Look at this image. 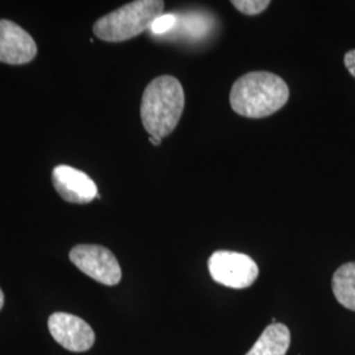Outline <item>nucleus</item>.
I'll use <instances>...</instances> for the list:
<instances>
[{"label": "nucleus", "mask_w": 355, "mask_h": 355, "mask_svg": "<svg viewBox=\"0 0 355 355\" xmlns=\"http://www.w3.org/2000/svg\"><path fill=\"white\" fill-rule=\"evenodd\" d=\"M290 99L284 79L270 71H250L232 86L229 102L232 110L249 119H263L278 112Z\"/></svg>", "instance_id": "f257e3e1"}, {"label": "nucleus", "mask_w": 355, "mask_h": 355, "mask_svg": "<svg viewBox=\"0 0 355 355\" xmlns=\"http://www.w3.org/2000/svg\"><path fill=\"white\" fill-rule=\"evenodd\" d=\"M184 89L175 76L154 78L146 86L141 101V120L150 137L170 136L184 110Z\"/></svg>", "instance_id": "f03ea898"}, {"label": "nucleus", "mask_w": 355, "mask_h": 355, "mask_svg": "<svg viewBox=\"0 0 355 355\" xmlns=\"http://www.w3.org/2000/svg\"><path fill=\"white\" fill-rule=\"evenodd\" d=\"M165 1L136 0L107 13L94 24V35L107 42H123L152 28L164 15Z\"/></svg>", "instance_id": "7ed1b4c3"}, {"label": "nucleus", "mask_w": 355, "mask_h": 355, "mask_svg": "<svg viewBox=\"0 0 355 355\" xmlns=\"http://www.w3.org/2000/svg\"><path fill=\"white\" fill-rule=\"evenodd\" d=\"M208 268L216 283L233 290H243L253 286L259 268L246 254L218 250L208 259Z\"/></svg>", "instance_id": "20e7f679"}, {"label": "nucleus", "mask_w": 355, "mask_h": 355, "mask_svg": "<svg viewBox=\"0 0 355 355\" xmlns=\"http://www.w3.org/2000/svg\"><path fill=\"white\" fill-rule=\"evenodd\" d=\"M69 257L83 274L104 286H116L121 280V267L114 254L104 246L76 245Z\"/></svg>", "instance_id": "39448f33"}, {"label": "nucleus", "mask_w": 355, "mask_h": 355, "mask_svg": "<svg viewBox=\"0 0 355 355\" xmlns=\"http://www.w3.org/2000/svg\"><path fill=\"white\" fill-rule=\"evenodd\" d=\"M54 341L73 353L87 352L95 343V333L83 318L64 312H55L48 320Z\"/></svg>", "instance_id": "423d86ee"}, {"label": "nucleus", "mask_w": 355, "mask_h": 355, "mask_svg": "<svg viewBox=\"0 0 355 355\" xmlns=\"http://www.w3.org/2000/svg\"><path fill=\"white\" fill-rule=\"evenodd\" d=\"M37 45L33 37L11 20L0 19V62L24 64L35 60Z\"/></svg>", "instance_id": "0eeeda50"}, {"label": "nucleus", "mask_w": 355, "mask_h": 355, "mask_svg": "<svg viewBox=\"0 0 355 355\" xmlns=\"http://www.w3.org/2000/svg\"><path fill=\"white\" fill-rule=\"evenodd\" d=\"M51 180L60 196L69 203H91L99 195L95 182L86 173L71 166L54 167Z\"/></svg>", "instance_id": "6e6552de"}, {"label": "nucleus", "mask_w": 355, "mask_h": 355, "mask_svg": "<svg viewBox=\"0 0 355 355\" xmlns=\"http://www.w3.org/2000/svg\"><path fill=\"white\" fill-rule=\"evenodd\" d=\"M291 343L290 329L283 324H271L246 355H286Z\"/></svg>", "instance_id": "1a4fd4ad"}, {"label": "nucleus", "mask_w": 355, "mask_h": 355, "mask_svg": "<svg viewBox=\"0 0 355 355\" xmlns=\"http://www.w3.org/2000/svg\"><path fill=\"white\" fill-rule=\"evenodd\" d=\"M331 288L337 302L355 312V262L345 263L336 270Z\"/></svg>", "instance_id": "9d476101"}, {"label": "nucleus", "mask_w": 355, "mask_h": 355, "mask_svg": "<svg viewBox=\"0 0 355 355\" xmlns=\"http://www.w3.org/2000/svg\"><path fill=\"white\" fill-rule=\"evenodd\" d=\"M271 4L270 0H233L232 6L248 16H257L259 13L265 12L268 6Z\"/></svg>", "instance_id": "9b49d317"}, {"label": "nucleus", "mask_w": 355, "mask_h": 355, "mask_svg": "<svg viewBox=\"0 0 355 355\" xmlns=\"http://www.w3.org/2000/svg\"><path fill=\"white\" fill-rule=\"evenodd\" d=\"M177 21V19L173 15H162L161 17H158L154 23H153L152 29L154 33L159 35V33H165L171 26H174Z\"/></svg>", "instance_id": "f8f14e48"}, {"label": "nucleus", "mask_w": 355, "mask_h": 355, "mask_svg": "<svg viewBox=\"0 0 355 355\" xmlns=\"http://www.w3.org/2000/svg\"><path fill=\"white\" fill-rule=\"evenodd\" d=\"M343 64L347 71L355 78V49L349 51L343 57Z\"/></svg>", "instance_id": "ddd939ff"}, {"label": "nucleus", "mask_w": 355, "mask_h": 355, "mask_svg": "<svg viewBox=\"0 0 355 355\" xmlns=\"http://www.w3.org/2000/svg\"><path fill=\"white\" fill-rule=\"evenodd\" d=\"M149 141L152 142L154 146H159L161 145V139H155V137H149Z\"/></svg>", "instance_id": "4468645a"}, {"label": "nucleus", "mask_w": 355, "mask_h": 355, "mask_svg": "<svg viewBox=\"0 0 355 355\" xmlns=\"http://www.w3.org/2000/svg\"><path fill=\"white\" fill-rule=\"evenodd\" d=\"M3 305H4V293H3L1 288H0V311H1Z\"/></svg>", "instance_id": "2eb2a0df"}]
</instances>
